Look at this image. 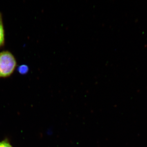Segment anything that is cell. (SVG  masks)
<instances>
[{"label":"cell","instance_id":"1","mask_svg":"<svg viewBox=\"0 0 147 147\" xmlns=\"http://www.w3.org/2000/svg\"><path fill=\"white\" fill-rule=\"evenodd\" d=\"M17 65L16 58L10 51L4 50L0 52V78L11 76Z\"/></svg>","mask_w":147,"mask_h":147},{"label":"cell","instance_id":"2","mask_svg":"<svg viewBox=\"0 0 147 147\" xmlns=\"http://www.w3.org/2000/svg\"><path fill=\"white\" fill-rule=\"evenodd\" d=\"M5 45V31L4 26L2 13L0 12V49L4 47Z\"/></svg>","mask_w":147,"mask_h":147},{"label":"cell","instance_id":"3","mask_svg":"<svg viewBox=\"0 0 147 147\" xmlns=\"http://www.w3.org/2000/svg\"><path fill=\"white\" fill-rule=\"evenodd\" d=\"M29 70L28 67L25 65H20L18 68V72L21 74H26L28 72Z\"/></svg>","mask_w":147,"mask_h":147},{"label":"cell","instance_id":"4","mask_svg":"<svg viewBox=\"0 0 147 147\" xmlns=\"http://www.w3.org/2000/svg\"><path fill=\"white\" fill-rule=\"evenodd\" d=\"M0 147H12L7 140H4L0 142Z\"/></svg>","mask_w":147,"mask_h":147}]
</instances>
